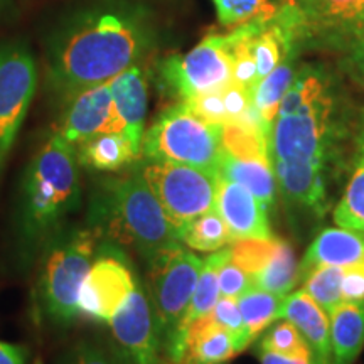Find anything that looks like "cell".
Masks as SVG:
<instances>
[{
  "label": "cell",
  "instance_id": "obj_1",
  "mask_svg": "<svg viewBox=\"0 0 364 364\" xmlns=\"http://www.w3.org/2000/svg\"><path fill=\"white\" fill-rule=\"evenodd\" d=\"M356 117L338 80L316 102L273 120L272 167L279 193L295 213L317 221L329 211L334 188L349 171Z\"/></svg>",
  "mask_w": 364,
  "mask_h": 364
},
{
  "label": "cell",
  "instance_id": "obj_2",
  "mask_svg": "<svg viewBox=\"0 0 364 364\" xmlns=\"http://www.w3.org/2000/svg\"><path fill=\"white\" fill-rule=\"evenodd\" d=\"M156 44L150 14L125 0H103L73 14L48 46L46 83L68 102L136 66Z\"/></svg>",
  "mask_w": 364,
  "mask_h": 364
},
{
  "label": "cell",
  "instance_id": "obj_3",
  "mask_svg": "<svg viewBox=\"0 0 364 364\" xmlns=\"http://www.w3.org/2000/svg\"><path fill=\"white\" fill-rule=\"evenodd\" d=\"M81 194L76 145L54 132L27 167L21 188L16 231L22 260L29 263L61 231L81 208Z\"/></svg>",
  "mask_w": 364,
  "mask_h": 364
},
{
  "label": "cell",
  "instance_id": "obj_4",
  "mask_svg": "<svg viewBox=\"0 0 364 364\" xmlns=\"http://www.w3.org/2000/svg\"><path fill=\"white\" fill-rule=\"evenodd\" d=\"M91 228L98 235L134 248L149 268L182 247L179 230L164 213L136 162L127 174L102 182L91 204Z\"/></svg>",
  "mask_w": 364,
  "mask_h": 364
},
{
  "label": "cell",
  "instance_id": "obj_5",
  "mask_svg": "<svg viewBox=\"0 0 364 364\" xmlns=\"http://www.w3.org/2000/svg\"><path fill=\"white\" fill-rule=\"evenodd\" d=\"M223 127L213 125L179 102L156 118L142 140L144 161L184 164L218 172L225 156Z\"/></svg>",
  "mask_w": 364,
  "mask_h": 364
},
{
  "label": "cell",
  "instance_id": "obj_6",
  "mask_svg": "<svg viewBox=\"0 0 364 364\" xmlns=\"http://www.w3.org/2000/svg\"><path fill=\"white\" fill-rule=\"evenodd\" d=\"M95 228L59 233L49 241L41 275V299L46 314L59 324H70L78 316V300L83 282L93 265L98 243Z\"/></svg>",
  "mask_w": 364,
  "mask_h": 364
},
{
  "label": "cell",
  "instance_id": "obj_7",
  "mask_svg": "<svg viewBox=\"0 0 364 364\" xmlns=\"http://www.w3.org/2000/svg\"><path fill=\"white\" fill-rule=\"evenodd\" d=\"M235 41L236 29L209 34L186 54L164 59L159 66L162 86L181 102L223 90L233 81Z\"/></svg>",
  "mask_w": 364,
  "mask_h": 364
},
{
  "label": "cell",
  "instance_id": "obj_8",
  "mask_svg": "<svg viewBox=\"0 0 364 364\" xmlns=\"http://www.w3.org/2000/svg\"><path fill=\"white\" fill-rule=\"evenodd\" d=\"M136 167L179 231L198 216L216 209L221 177L218 172L157 161L136 162Z\"/></svg>",
  "mask_w": 364,
  "mask_h": 364
},
{
  "label": "cell",
  "instance_id": "obj_9",
  "mask_svg": "<svg viewBox=\"0 0 364 364\" xmlns=\"http://www.w3.org/2000/svg\"><path fill=\"white\" fill-rule=\"evenodd\" d=\"M38 88V65L22 41L0 43V177Z\"/></svg>",
  "mask_w": 364,
  "mask_h": 364
},
{
  "label": "cell",
  "instance_id": "obj_10",
  "mask_svg": "<svg viewBox=\"0 0 364 364\" xmlns=\"http://www.w3.org/2000/svg\"><path fill=\"white\" fill-rule=\"evenodd\" d=\"M204 260L198 255L179 247L167 253L152 272V297L154 311L161 331L162 348L188 311L191 297L198 285Z\"/></svg>",
  "mask_w": 364,
  "mask_h": 364
},
{
  "label": "cell",
  "instance_id": "obj_11",
  "mask_svg": "<svg viewBox=\"0 0 364 364\" xmlns=\"http://www.w3.org/2000/svg\"><path fill=\"white\" fill-rule=\"evenodd\" d=\"M108 324L124 364H162L161 331L142 280H135V289Z\"/></svg>",
  "mask_w": 364,
  "mask_h": 364
},
{
  "label": "cell",
  "instance_id": "obj_12",
  "mask_svg": "<svg viewBox=\"0 0 364 364\" xmlns=\"http://www.w3.org/2000/svg\"><path fill=\"white\" fill-rule=\"evenodd\" d=\"M300 49L334 48L341 51L354 31L364 9V0H292Z\"/></svg>",
  "mask_w": 364,
  "mask_h": 364
},
{
  "label": "cell",
  "instance_id": "obj_13",
  "mask_svg": "<svg viewBox=\"0 0 364 364\" xmlns=\"http://www.w3.org/2000/svg\"><path fill=\"white\" fill-rule=\"evenodd\" d=\"M134 273L115 255H100L83 282L78 314L91 321L110 322L135 289Z\"/></svg>",
  "mask_w": 364,
  "mask_h": 364
},
{
  "label": "cell",
  "instance_id": "obj_14",
  "mask_svg": "<svg viewBox=\"0 0 364 364\" xmlns=\"http://www.w3.org/2000/svg\"><path fill=\"white\" fill-rule=\"evenodd\" d=\"M56 132L73 145L100 134L118 132L110 83L91 86L68 100Z\"/></svg>",
  "mask_w": 364,
  "mask_h": 364
},
{
  "label": "cell",
  "instance_id": "obj_15",
  "mask_svg": "<svg viewBox=\"0 0 364 364\" xmlns=\"http://www.w3.org/2000/svg\"><path fill=\"white\" fill-rule=\"evenodd\" d=\"M118 132H122L142 156L145 118L149 107V85L140 65L115 76L110 81Z\"/></svg>",
  "mask_w": 364,
  "mask_h": 364
},
{
  "label": "cell",
  "instance_id": "obj_16",
  "mask_svg": "<svg viewBox=\"0 0 364 364\" xmlns=\"http://www.w3.org/2000/svg\"><path fill=\"white\" fill-rule=\"evenodd\" d=\"M216 209L230 228L233 240L272 238L268 211L255 196L236 184L220 177L216 194Z\"/></svg>",
  "mask_w": 364,
  "mask_h": 364
},
{
  "label": "cell",
  "instance_id": "obj_17",
  "mask_svg": "<svg viewBox=\"0 0 364 364\" xmlns=\"http://www.w3.org/2000/svg\"><path fill=\"white\" fill-rule=\"evenodd\" d=\"M364 262V233L346 228H326L318 233L299 265V282L318 265L348 267Z\"/></svg>",
  "mask_w": 364,
  "mask_h": 364
},
{
  "label": "cell",
  "instance_id": "obj_18",
  "mask_svg": "<svg viewBox=\"0 0 364 364\" xmlns=\"http://www.w3.org/2000/svg\"><path fill=\"white\" fill-rule=\"evenodd\" d=\"M336 226L364 233V107L358 110L349 177L332 211Z\"/></svg>",
  "mask_w": 364,
  "mask_h": 364
},
{
  "label": "cell",
  "instance_id": "obj_19",
  "mask_svg": "<svg viewBox=\"0 0 364 364\" xmlns=\"http://www.w3.org/2000/svg\"><path fill=\"white\" fill-rule=\"evenodd\" d=\"M280 318H287L300 331L321 364H332L331 318L302 289L284 300Z\"/></svg>",
  "mask_w": 364,
  "mask_h": 364
},
{
  "label": "cell",
  "instance_id": "obj_20",
  "mask_svg": "<svg viewBox=\"0 0 364 364\" xmlns=\"http://www.w3.org/2000/svg\"><path fill=\"white\" fill-rule=\"evenodd\" d=\"M236 354L240 351L235 338L216 324L211 312L194 321L186 331L181 364H225Z\"/></svg>",
  "mask_w": 364,
  "mask_h": 364
},
{
  "label": "cell",
  "instance_id": "obj_21",
  "mask_svg": "<svg viewBox=\"0 0 364 364\" xmlns=\"http://www.w3.org/2000/svg\"><path fill=\"white\" fill-rule=\"evenodd\" d=\"M80 166L98 172H118L139 162V150L122 132L100 134L76 145Z\"/></svg>",
  "mask_w": 364,
  "mask_h": 364
},
{
  "label": "cell",
  "instance_id": "obj_22",
  "mask_svg": "<svg viewBox=\"0 0 364 364\" xmlns=\"http://www.w3.org/2000/svg\"><path fill=\"white\" fill-rule=\"evenodd\" d=\"M331 318L332 364H354L364 349V302H341Z\"/></svg>",
  "mask_w": 364,
  "mask_h": 364
},
{
  "label": "cell",
  "instance_id": "obj_23",
  "mask_svg": "<svg viewBox=\"0 0 364 364\" xmlns=\"http://www.w3.org/2000/svg\"><path fill=\"white\" fill-rule=\"evenodd\" d=\"M220 176L248 189L267 211L275 206L279 186H277V177L272 164L240 161L225 152L220 166Z\"/></svg>",
  "mask_w": 364,
  "mask_h": 364
},
{
  "label": "cell",
  "instance_id": "obj_24",
  "mask_svg": "<svg viewBox=\"0 0 364 364\" xmlns=\"http://www.w3.org/2000/svg\"><path fill=\"white\" fill-rule=\"evenodd\" d=\"M299 51L289 53L284 61L273 70L270 75L258 81L252 88V103L255 110L260 113L268 129H272L273 120L279 113L280 102L284 100L285 93L289 91L290 85L295 78V73L299 70Z\"/></svg>",
  "mask_w": 364,
  "mask_h": 364
},
{
  "label": "cell",
  "instance_id": "obj_25",
  "mask_svg": "<svg viewBox=\"0 0 364 364\" xmlns=\"http://www.w3.org/2000/svg\"><path fill=\"white\" fill-rule=\"evenodd\" d=\"M253 287L277 295H289L299 284V263L292 245L287 240L279 241V248L262 272L252 275Z\"/></svg>",
  "mask_w": 364,
  "mask_h": 364
},
{
  "label": "cell",
  "instance_id": "obj_26",
  "mask_svg": "<svg viewBox=\"0 0 364 364\" xmlns=\"http://www.w3.org/2000/svg\"><path fill=\"white\" fill-rule=\"evenodd\" d=\"M179 236L182 245L206 253L226 248L233 241L230 228H228L218 209L204 213V215L188 223L179 231Z\"/></svg>",
  "mask_w": 364,
  "mask_h": 364
},
{
  "label": "cell",
  "instance_id": "obj_27",
  "mask_svg": "<svg viewBox=\"0 0 364 364\" xmlns=\"http://www.w3.org/2000/svg\"><path fill=\"white\" fill-rule=\"evenodd\" d=\"M285 297L265 292V290L257 289V287H253L247 294L241 295L238 299V307L250 339H257V336H260L277 318H280V311Z\"/></svg>",
  "mask_w": 364,
  "mask_h": 364
},
{
  "label": "cell",
  "instance_id": "obj_28",
  "mask_svg": "<svg viewBox=\"0 0 364 364\" xmlns=\"http://www.w3.org/2000/svg\"><path fill=\"white\" fill-rule=\"evenodd\" d=\"M221 140L223 149L231 157L240 159V161H258L272 164L270 149H268V135L265 132L231 124L223 127Z\"/></svg>",
  "mask_w": 364,
  "mask_h": 364
},
{
  "label": "cell",
  "instance_id": "obj_29",
  "mask_svg": "<svg viewBox=\"0 0 364 364\" xmlns=\"http://www.w3.org/2000/svg\"><path fill=\"white\" fill-rule=\"evenodd\" d=\"M344 267L318 265L304 279L302 290L316 300L327 316L343 302Z\"/></svg>",
  "mask_w": 364,
  "mask_h": 364
},
{
  "label": "cell",
  "instance_id": "obj_30",
  "mask_svg": "<svg viewBox=\"0 0 364 364\" xmlns=\"http://www.w3.org/2000/svg\"><path fill=\"white\" fill-rule=\"evenodd\" d=\"M257 349L280 354V356L285 358L302 359V361H317V358L314 356L312 348L309 346L306 338L287 318L277 322L270 329H267L265 334L262 336Z\"/></svg>",
  "mask_w": 364,
  "mask_h": 364
},
{
  "label": "cell",
  "instance_id": "obj_31",
  "mask_svg": "<svg viewBox=\"0 0 364 364\" xmlns=\"http://www.w3.org/2000/svg\"><path fill=\"white\" fill-rule=\"evenodd\" d=\"M280 238H243L233 240L228 245L230 262L240 267L241 270L255 275L267 267L279 248Z\"/></svg>",
  "mask_w": 364,
  "mask_h": 364
},
{
  "label": "cell",
  "instance_id": "obj_32",
  "mask_svg": "<svg viewBox=\"0 0 364 364\" xmlns=\"http://www.w3.org/2000/svg\"><path fill=\"white\" fill-rule=\"evenodd\" d=\"M56 364H124L113 343L81 339L58 358Z\"/></svg>",
  "mask_w": 364,
  "mask_h": 364
},
{
  "label": "cell",
  "instance_id": "obj_33",
  "mask_svg": "<svg viewBox=\"0 0 364 364\" xmlns=\"http://www.w3.org/2000/svg\"><path fill=\"white\" fill-rule=\"evenodd\" d=\"M213 317H215V322L218 326L223 327V329L233 336L240 353L245 351V349L253 343V341L250 339L247 327H245L243 317H241L238 307V300L236 299L220 297L215 309H213Z\"/></svg>",
  "mask_w": 364,
  "mask_h": 364
},
{
  "label": "cell",
  "instance_id": "obj_34",
  "mask_svg": "<svg viewBox=\"0 0 364 364\" xmlns=\"http://www.w3.org/2000/svg\"><path fill=\"white\" fill-rule=\"evenodd\" d=\"M221 26L233 27L258 16L267 0H211Z\"/></svg>",
  "mask_w": 364,
  "mask_h": 364
},
{
  "label": "cell",
  "instance_id": "obj_35",
  "mask_svg": "<svg viewBox=\"0 0 364 364\" xmlns=\"http://www.w3.org/2000/svg\"><path fill=\"white\" fill-rule=\"evenodd\" d=\"M218 284H220V295L228 299L238 300L241 295L253 289L252 275L241 270L230 260L225 262L218 272Z\"/></svg>",
  "mask_w": 364,
  "mask_h": 364
},
{
  "label": "cell",
  "instance_id": "obj_36",
  "mask_svg": "<svg viewBox=\"0 0 364 364\" xmlns=\"http://www.w3.org/2000/svg\"><path fill=\"white\" fill-rule=\"evenodd\" d=\"M341 53H343L344 70L364 88V29L358 31L341 49Z\"/></svg>",
  "mask_w": 364,
  "mask_h": 364
},
{
  "label": "cell",
  "instance_id": "obj_37",
  "mask_svg": "<svg viewBox=\"0 0 364 364\" xmlns=\"http://www.w3.org/2000/svg\"><path fill=\"white\" fill-rule=\"evenodd\" d=\"M343 300L344 302H364V262L344 267Z\"/></svg>",
  "mask_w": 364,
  "mask_h": 364
},
{
  "label": "cell",
  "instance_id": "obj_38",
  "mask_svg": "<svg viewBox=\"0 0 364 364\" xmlns=\"http://www.w3.org/2000/svg\"><path fill=\"white\" fill-rule=\"evenodd\" d=\"M0 364H27V349L0 341Z\"/></svg>",
  "mask_w": 364,
  "mask_h": 364
},
{
  "label": "cell",
  "instance_id": "obj_39",
  "mask_svg": "<svg viewBox=\"0 0 364 364\" xmlns=\"http://www.w3.org/2000/svg\"><path fill=\"white\" fill-rule=\"evenodd\" d=\"M257 358L260 364H321L318 361H302V359H292L280 356V354L257 349Z\"/></svg>",
  "mask_w": 364,
  "mask_h": 364
},
{
  "label": "cell",
  "instance_id": "obj_40",
  "mask_svg": "<svg viewBox=\"0 0 364 364\" xmlns=\"http://www.w3.org/2000/svg\"><path fill=\"white\" fill-rule=\"evenodd\" d=\"M361 29H364V9H363V12H361V17H359V22H358V26H356V31H354V34H356L358 31H361ZM348 43H349V41H348Z\"/></svg>",
  "mask_w": 364,
  "mask_h": 364
},
{
  "label": "cell",
  "instance_id": "obj_41",
  "mask_svg": "<svg viewBox=\"0 0 364 364\" xmlns=\"http://www.w3.org/2000/svg\"><path fill=\"white\" fill-rule=\"evenodd\" d=\"M7 2H9V0H0V14H2V11H4V9H6V6H7Z\"/></svg>",
  "mask_w": 364,
  "mask_h": 364
}]
</instances>
